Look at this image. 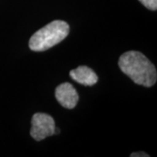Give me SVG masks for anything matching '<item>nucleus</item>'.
I'll return each instance as SVG.
<instances>
[{
    "label": "nucleus",
    "mask_w": 157,
    "mask_h": 157,
    "mask_svg": "<svg viewBox=\"0 0 157 157\" xmlns=\"http://www.w3.org/2000/svg\"><path fill=\"white\" fill-rule=\"evenodd\" d=\"M119 67L135 84L150 87L156 83L155 67L143 53L137 51H129L120 57Z\"/></svg>",
    "instance_id": "nucleus-1"
},
{
    "label": "nucleus",
    "mask_w": 157,
    "mask_h": 157,
    "mask_svg": "<svg viewBox=\"0 0 157 157\" xmlns=\"http://www.w3.org/2000/svg\"><path fill=\"white\" fill-rule=\"evenodd\" d=\"M70 27L67 23L54 20L39 29L31 37L29 47L32 51L43 52L60 43L69 34Z\"/></svg>",
    "instance_id": "nucleus-2"
},
{
    "label": "nucleus",
    "mask_w": 157,
    "mask_h": 157,
    "mask_svg": "<svg viewBox=\"0 0 157 157\" xmlns=\"http://www.w3.org/2000/svg\"><path fill=\"white\" fill-rule=\"evenodd\" d=\"M55 121L51 115L44 113H37L32 118L30 134L34 140L39 141L55 135Z\"/></svg>",
    "instance_id": "nucleus-3"
},
{
    "label": "nucleus",
    "mask_w": 157,
    "mask_h": 157,
    "mask_svg": "<svg viewBox=\"0 0 157 157\" xmlns=\"http://www.w3.org/2000/svg\"><path fill=\"white\" fill-rule=\"evenodd\" d=\"M55 97L62 107L73 109L78 101V94L73 86L68 82L62 83L55 89Z\"/></svg>",
    "instance_id": "nucleus-4"
},
{
    "label": "nucleus",
    "mask_w": 157,
    "mask_h": 157,
    "mask_svg": "<svg viewBox=\"0 0 157 157\" xmlns=\"http://www.w3.org/2000/svg\"><path fill=\"white\" fill-rule=\"evenodd\" d=\"M70 77L84 86H94L98 82V76L93 69L86 66H80L70 72Z\"/></svg>",
    "instance_id": "nucleus-5"
},
{
    "label": "nucleus",
    "mask_w": 157,
    "mask_h": 157,
    "mask_svg": "<svg viewBox=\"0 0 157 157\" xmlns=\"http://www.w3.org/2000/svg\"><path fill=\"white\" fill-rule=\"evenodd\" d=\"M143 6L151 11L157 10V0H139Z\"/></svg>",
    "instance_id": "nucleus-6"
},
{
    "label": "nucleus",
    "mask_w": 157,
    "mask_h": 157,
    "mask_svg": "<svg viewBox=\"0 0 157 157\" xmlns=\"http://www.w3.org/2000/svg\"><path fill=\"white\" fill-rule=\"evenodd\" d=\"M130 156L131 157H148L149 155L146 154V153H144V152H138V153H132L131 155H130Z\"/></svg>",
    "instance_id": "nucleus-7"
}]
</instances>
